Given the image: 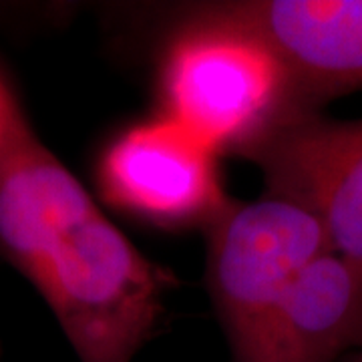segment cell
<instances>
[{
  "mask_svg": "<svg viewBox=\"0 0 362 362\" xmlns=\"http://www.w3.org/2000/svg\"><path fill=\"white\" fill-rule=\"evenodd\" d=\"M342 362H362V349L350 352L349 356H346V358H344Z\"/></svg>",
  "mask_w": 362,
  "mask_h": 362,
  "instance_id": "9",
  "label": "cell"
},
{
  "mask_svg": "<svg viewBox=\"0 0 362 362\" xmlns=\"http://www.w3.org/2000/svg\"><path fill=\"white\" fill-rule=\"evenodd\" d=\"M195 18L262 39L284 63L304 109L362 90V0H252L216 4Z\"/></svg>",
  "mask_w": 362,
  "mask_h": 362,
  "instance_id": "6",
  "label": "cell"
},
{
  "mask_svg": "<svg viewBox=\"0 0 362 362\" xmlns=\"http://www.w3.org/2000/svg\"><path fill=\"white\" fill-rule=\"evenodd\" d=\"M165 113L218 156L246 153L290 117L304 113L280 57L256 35L194 18L161 66Z\"/></svg>",
  "mask_w": 362,
  "mask_h": 362,
  "instance_id": "2",
  "label": "cell"
},
{
  "mask_svg": "<svg viewBox=\"0 0 362 362\" xmlns=\"http://www.w3.org/2000/svg\"><path fill=\"white\" fill-rule=\"evenodd\" d=\"M14 103H16V99L13 97V93L8 90V87L0 78V139L4 135L6 121H8V115H11V109H13Z\"/></svg>",
  "mask_w": 362,
  "mask_h": 362,
  "instance_id": "8",
  "label": "cell"
},
{
  "mask_svg": "<svg viewBox=\"0 0 362 362\" xmlns=\"http://www.w3.org/2000/svg\"><path fill=\"white\" fill-rule=\"evenodd\" d=\"M332 252L320 221L282 195L230 204L207 226V286L230 349L240 346L314 259Z\"/></svg>",
  "mask_w": 362,
  "mask_h": 362,
  "instance_id": "3",
  "label": "cell"
},
{
  "mask_svg": "<svg viewBox=\"0 0 362 362\" xmlns=\"http://www.w3.org/2000/svg\"><path fill=\"white\" fill-rule=\"evenodd\" d=\"M0 258L37 288L81 362H133L173 284L40 141L18 103L0 139Z\"/></svg>",
  "mask_w": 362,
  "mask_h": 362,
  "instance_id": "1",
  "label": "cell"
},
{
  "mask_svg": "<svg viewBox=\"0 0 362 362\" xmlns=\"http://www.w3.org/2000/svg\"><path fill=\"white\" fill-rule=\"evenodd\" d=\"M244 156L259 168L268 194L308 209L330 250L362 268V117L304 111Z\"/></svg>",
  "mask_w": 362,
  "mask_h": 362,
  "instance_id": "4",
  "label": "cell"
},
{
  "mask_svg": "<svg viewBox=\"0 0 362 362\" xmlns=\"http://www.w3.org/2000/svg\"><path fill=\"white\" fill-rule=\"evenodd\" d=\"M105 195L168 228L211 226L230 206L218 153L161 115L121 133L99 163Z\"/></svg>",
  "mask_w": 362,
  "mask_h": 362,
  "instance_id": "5",
  "label": "cell"
},
{
  "mask_svg": "<svg viewBox=\"0 0 362 362\" xmlns=\"http://www.w3.org/2000/svg\"><path fill=\"white\" fill-rule=\"evenodd\" d=\"M362 349V268L328 252L288 286L233 362H338Z\"/></svg>",
  "mask_w": 362,
  "mask_h": 362,
  "instance_id": "7",
  "label": "cell"
}]
</instances>
